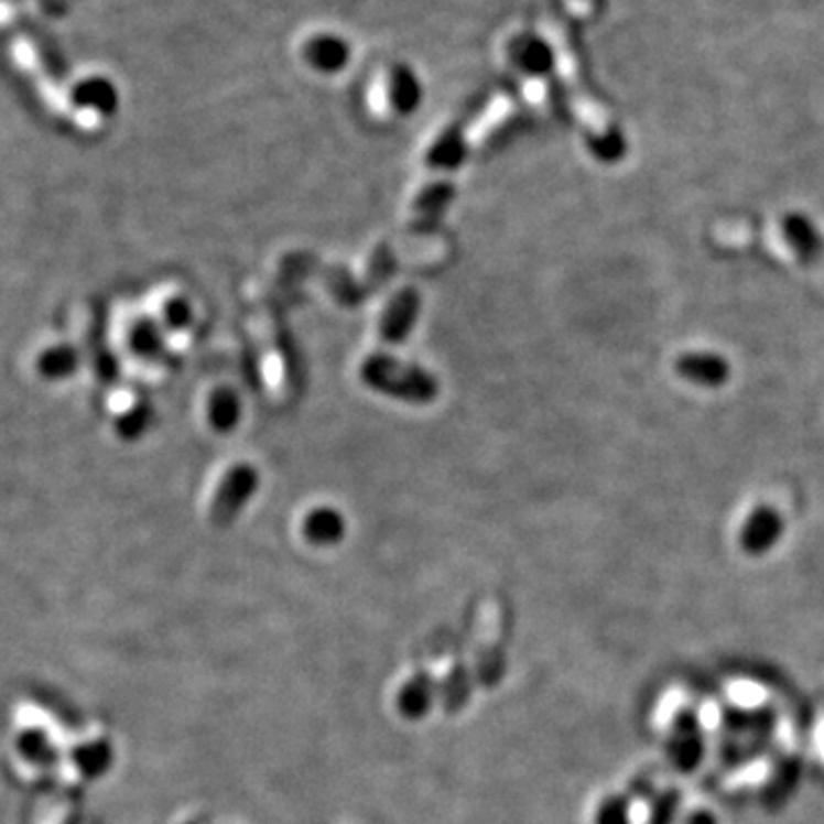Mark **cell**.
Wrapping results in <instances>:
<instances>
[{"mask_svg":"<svg viewBox=\"0 0 824 824\" xmlns=\"http://www.w3.org/2000/svg\"><path fill=\"white\" fill-rule=\"evenodd\" d=\"M681 809V798L675 792H662L651 806L649 824H673Z\"/></svg>","mask_w":824,"mask_h":824,"instance_id":"cell-18","label":"cell"},{"mask_svg":"<svg viewBox=\"0 0 824 824\" xmlns=\"http://www.w3.org/2000/svg\"><path fill=\"white\" fill-rule=\"evenodd\" d=\"M779 534H781V522L774 516V511H758L745 527L742 545L747 547V552L760 554L774 545Z\"/></svg>","mask_w":824,"mask_h":824,"instance_id":"cell-12","label":"cell"},{"mask_svg":"<svg viewBox=\"0 0 824 824\" xmlns=\"http://www.w3.org/2000/svg\"><path fill=\"white\" fill-rule=\"evenodd\" d=\"M683 824H719V822L711 811H694V813L687 815V820Z\"/></svg>","mask_w":824,"mask_h":824,"instance_id":"cell-19","label":"cell"},{"mask_svg":"<svg viewBox=\"0 0 824 824\" xmlns=\"http://www.w3.org/2000/svg\"><path fill=\"white\" fill-rule=\"evenodd\" d=\"M209 418H212V424L218 429V431H229L237 426L239 418H241V401L237 399V394L229 392V390H220L214 399H212V405H209Z\"/></svg>","mask_w":824,"mask_h":824,"instance_id":"cell-16","label":"cell"},{"mask_svg":"<svg viewBox=\"0 0 824 824\" xmlns=\"http://www.w3.org/2000/svg\"><path fill=\"white\" fill-rule=\"evenodd\" d=\"M473 653L477 683L495 687L505 673V611L497 600H486L479 607Z\"/></svg>","mask_w":824,"mask_h":824,"instance_id":"cell-2","label":"cell"},{"mask_svg":"<svg viewBox=\"0 0 824 824\" xmlns=\"http://www.w3.org/2000/svg\"><path fill=\"white\" fill-rule=\"evenodd\" d=\"M433 687L447 713L463 708L469 698V673L460 658H443L435 664Z\"/></svg>","mask_w":824,"mask_h":824,"instance_id":"cell-4","label":"cell"},{"mask_svg":"<svg viewBox=\"0 0 824 824\" xmlns=\"http://www.w3.org/2000/svg\"><path fill=\"white\" fill-rule=\"evenodd\" d=\"M465 140H463V131L458 127H452L445 135H440L437 142L431 147L429 152V163L431 167H445V170H454L460 165L463 156H465Z\"/></svg>","mask_w":824,"mask_h":824,"instance_id":"cell-15","label":"cell"},{"mask_svg":"<svg viewBox=\"0 0 824 824\" xmlns=\"http://www.w3.org/2000/svg\"><path fill=\"white\" fill-rule=\"evenodd\" d=\"M420 314V293L415 289H403L388 303L380 318V337L392 344L403 341Z\"/></svg>","mask_w":824,"mask_h":824,"instance_id":"cell-5","label":"cell"},{"mask_svg":"<svg viewBox=\"0 0 824 824\" xmlns=\"http://www.w3.org/2000/svg\"><path fill=\"white\" fill-rule=\"evenodd\" d=\"M669 756L673 760L675 768H681L683 772H690L692 768L701 762L703 758V738H701V728L696 717H681L675 719V730L669 745Z\"/></svg>","mask_w":824,"mask_h":824,"instance_id":"cell-7","label":"cell"},{"mask_svg":"<svg viewBox=\"0 0 824 824\" xmlns=\"http://www.w3.org/2000/svg\"><path fill=\"white\" fill-rule=\"evenodd\" d=\"M388 97H390V104L394 106L397 112H401V115L415 112V108L422 101V85H420L415 72L403 67V65L394 67L390 72V78H388Z\"/></svg>","mask_w":824,"mask_h":824,"instance_id":"cell-11","label":"cell"},{"mask_svg":"<svg viewBox=\"0 0 824 824\" xmlns=\"http://www.w3.org/2000/svg\"><path fill=\"white\" fill-rule=\"evenodd\" d=\"M303 532L316 545L337 543L344 536V518L335 509H314L305 518Z\"/></svg>","mask_w":824,"mask_h":824,"instance_id":"cell-13","label":"cell"},{"mask_svg":"<svg viewBox=\"0 0 824 824\" xmlns=\"http://www.w3.org/2000/svg\"><path fill=\"white\" fill-rule=\"evenodd\" d=\"M369 388L410 403H429L437 397V382L415 365H401L390 356H373L362 365Z\"/></svg>","mask_w":824,"mask_h":824,"instance_id":"cell-1","label":"cell"},{"mask_svg":"<svg viewBox=\"0 0 824 824\" xmlns=\"http://www.w3.org/2000/svg\"><path fill=\"white\" fill-rule=\"evenodd\" d=\"M259 486V475L250 465H237L225 475L223 484L218 486L212 518L216 524H229L239 511L248 505V499Z\"/></svg>","mask_w":824,"mask_h":824,"instance_id":"cell-3","label":"cell"},{"mask_svg":"<svg viewBox=\"0 0 824 824\" xmlns=\"http://www.w3.org/2000/svg\"><path fill=\"white\" fill-rule=\"evenodd\" d=\"M433 694H435V687H433L431 675L415 673V675H410V679L399 687L397 705L405 717L418 719L429 711Z\"/></svg>","mask_w":824,"mask_h":824,"instance_id":"cell-10","label":"cell"},{"mask_svg":"<svg viewBox=\"0 0 824 824\" xmlns=\"http://www.w3.org/2000/svg\"><path fill=\"white\" fill-rule=\"evenodd\" d=\"M632 820V804L621 794H611L603 800L596 811V824H630Z\"/></svg>","mask_w":824,"mask_h":824,"instance_id":"cell-17","label":"cell"},{"mask_svg":"<svg viewBox=\"0 0 824 824\" xmlns=\"http://www.w3.org/2000/svg\"><path fill=\"white\" fill-rule=\"evenodd\" d=\"M456 191L447 182H437L424 188L415 202V209H412V220H415L418 227H431L440 218L445 216L449 209V204L454 199Z\"/></svg>","mask_w":824,"mask_h":824,"instance_id":"cell-9","label":"cell"},{"mask_svg":"<svg viewBox=\"0 0 824 824\" xmlns=\"http://www.w3.org/2000/svg\"><path fill=\"white\" fill-rule=\"evenodd\" d=\"M74 97L80 106H87L93 110H101V112H112L115 106H117L115 85L110 80L101 78V76L85 78L74 90Z\"/></svg>","mask_w":824,"mask_h":824,"instance_id":"cell-14","label":"cell"},{"mask_svg":"<svg viewBox=\"0 0 824 824\" xmlns=\"http://www.w3.org/2000/svg\"><path fill=\"white\" fill-rule=\"evenodd\" d=\"M511 61L529 76H543L554 65V51L541 37H520L511 44Z\"/></svg>","mask_w":824,"mask_h":824,"instance_id":"cell-8","label":"cell"},{"mask_svg":"<svg viewBox=\"0 0 824 824\" xmlns=\"http://www.w3.org/2000/svg\"><path fill=\"white\" fill-rule=\"evenodd\" d=\"M305 61L323 74H337L350 63V46L337 35H314L303 46Z\"/></svg>","mask_w":824,"mask_h":824,"instance_id":"cell-6","label":"cell"}]
</instances>
